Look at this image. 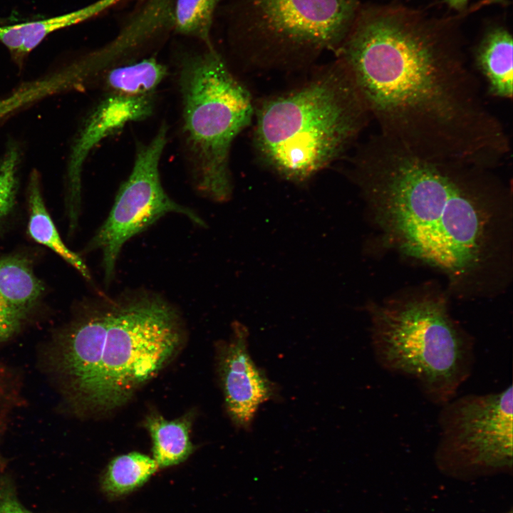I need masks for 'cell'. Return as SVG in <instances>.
<instances>
[{
  "label": "cell",
  "mask_w": 513,
  "mask_h": 513,
  "mask_svg": "<svg viewBox=\"0 0 513 513\" xmlns=\"http://www.w3.org/2000/svg\"><path fill=\"white\" fill-rule=\"evenodd\" d=\"M155 105V95L131 97L107 93L87 116L68 158L67 207L71 229H74L78 222L82 170L90 152L126 125L148 118Z\"/></svg>",
  "instance_id": "11"
},
{
  "label": "cell",
  "mask_w": 513,
  "mask_h": 513,
  "mask_svg": "<svg viewBox=\"0 0 513 513\" xmlns=\"http://www.w3.org/2000/svg\"><path fill=\"white\" fill-rule=\"evenodd\" d=\"M338 59L379 133L426 160L495 168L510 140L458 41L408 11H358Z\"/></svg>",
  "instance_id": "1"
},
{
  "label": "cell",
  "mask_w": 513,
  "mask_h": 513,
  "mask_svg": "<svg viewBox=\"0 0 513 513\" xmlns=\"http://www.w3.org/2000/svg\"><path fill=\"white\" fill-rule=\"evenodd\" d=\"M117 0H100L89 6L59 16L0 26V43L13 60L21 66L28 56L50 33L95 16Z\"/></svg>",
  "instance_id": "12"
},
{
  "label": "cell",
  "mask_w": 513,
  "mask_h": 513,
  "mask_svg": "<svg viewBox=\"0 0 513 513\" xmlns=\"http://www.w3.org/2000/svg\"><path fill=\"white\" fill-rule=\"evenodd\" d=\"M492 170L421 158L378 133L348 176L390 244L476 294L497 291L511 264L512 189Z\"/></svg>",
  "instance_id": "2"
},
{
  "label": "cell",
  "mask_w": 513,
  "mask_h": 513,
  "mask_svg": "<svg viewBox=\"0 0 513 513\" xmlns=\"http://www.w3.org/2000/svg\"><path fill=\"white\" fill-rule=\"evenodd\" d=\"M23 318L0 301V343L17 331Z\"/></svg>",
  "instance_id": "22"
},
{
  "label": "cell",
  "mask_w": 513,
  "mask_h": 513,
  "mask_svg": "<svg viewBox=\"0 0 513 513\" xmlns=\"http://www.w3.org/2000/svg\"><path fill=\"white\" fill-rule=\"evenodd\" d=\"M469 0H445V2L451 8L455 9H463Z\"/></svg>",
  "instance_id": "23"
},
{
  "label": "cell",
  "mask_w": 513,
  "mask_h": 513,
  "mask_svg": "<svg viewBox=\"0 0 513 513\" xmlns=\"http://www.w3.org/2000/svg\"><path fill=\"white\" fill-rule=\"evenodd\" d=\"M370 118L351 74L338 59L303 86L261 103L254 145L269 168L302 184L343 154Z\"/></svg>",
  "instance_id": "4"
},
{
  "label": "cell",
  "mask_w": 513,
  "mask_h": 513,
  "mask_svg": "<svg viewBox=\"0 0 513 513\" xmlns=\"http://www.w3.org/2000/svg\"><path fill=\"white\" fill-rule=\"evenodd\" d=\"M249 331L235 321L227 342L218 351V372L227 413L239 429L249 431L260 405L275 398L274 383L252 358L248 349Z\"/></svg>",
  "instance_id": "10"
},
{
  "label": "cell",
  "mask_w": 513,
  "mask_h": 513,
  "mask_svg": "<svg viewBox=\"0 0 513 513\" xmlns=\"http://www.w3.org/2000/svg\"><path fill=\"white\" fill-rule=\"evenodd\" d=\"M167 133V125L162 123L148 142L138 145L130 175L119 187L108 217L85 249L101 252L106 284L114 278L124 244L165 214H184L195 224L205 226L195 211L173 200L162 187L160 162Z\"/></svg>",
  "instance_id": "9"
},
{
  "label": "cell",
  "mask_w": 513,
  "mask_h": 513,
  "mask_svg": "<svg viewBox=\"0 0 513 513\" xmlns=\"http://www.w3.org/2000/svg\"><path fill=\"white\" fill-rule=\"evenodd\" d=\"M378 364L413 380L430 403L456 397L475 363L472 338L451 318L439 296H407L368 307Z\"/></svg>",
  "instance_id": "5"
},
{
  "label": "cell",
  "mask_w": 513,
  "mask_h": 513,
  "mask_svg": "<svg viewBox=\"0 0 513 513\" xmlns=\"http://www.w3.org/2000/svg\"><path fill=\"white\" fill-rule=\"evenodd\" d=\"M221 0H174L172 31L183 36L213 45L211 32Z\"/></svg>",
  "instance_id": "19"
},
{
  "label": "cell",
  "mask_w": 513,
  "mask_h": 513,
  "mask_svg": "<svg viewBox=\"0 0 513 513\" xmlns=\"http://www.w3.org/2000/svg\"><path fill=\"white\" fill-rule=\"evenodd\" d=\"M28 204L29 236L35 242L55 252L77 270L84 279L91 281L90 272L81 256L68 249L59 235L45 205L41 192L40 177L36 171H33L29 177Z\"/></svg>",
  "instance_id": "14"
},
{
  "label": "cell",
  "mask_w": 513,
  "mask_h": 513,
  "mask_svg": "<svg viewBox=\"0 0 513 513\" xmlns=\"http://www.w3.org/2000/svg\"><path fill=\"white\" fill-rule=\"evenodd\" d=\"M227 41L252 62L299 64L336 51L358 0H221Z\"/></svg>",
  "instance_id": "7"
},
{
  "label": "cell",
  "mask_w": 513,
  "mask_h": 513,
  "mask_svg": "<svg viewBox=\"0 0 513 513\" xmlns=\"http://www.w3.org/2000/svg\"><path fill=\"white\" fill-rule=\"evenodd\" d=\"M157 469L155 460L146 455L133 452L120 455L110 462L102 486L110 494H127L146 482Z\"/></svg>",
  "instance_id": "18"
},
{
  "label": "cell",
  "mask_w": 513,
  "mask_h": 513,
  "mask_svg": "<svg viewBox=\"0 0 513 513\" xmlns=\"http://www.w3.org/2000/svg\"><path fill=\"white\" fill-rule=\"evenodd\" d=\"M0 513H31L19 500L11 482L0 480Z\"/></svg>",
  "instance_id": "21"
},
{
  "label": "cell",
  "mask_w": 513,
  "mask_h": 513,
  "mask_svg": "<svg viewBox=\"0 0 513 513\" xmlns=\"http://www.w3.org/2000/svg\"><path fill=\"white\" fill-rule=\"evenodd\" d=\"M513 43L502 26L489 30L477 46L475 65L485 81L489 95L509 100L513 95Z\"/></svg>",
  "instance_id": "13"
},
{
  "label": "cell",
  "mask_w": 513,
  "mask_h": 513,
  "mask_svg": "<svg viewBox=\"0 0 513 513\" xmlns=\"http://www.w3.org/2000/svg\"><path fill=\"white\" fill-rule=\"evenodd\" d=\"M507 513H512V511H510V512H507Z\"/></svg>",
  "instance_id": "24"
},
{
  "label": "cell",
  "mask_w": 513,
  "mask_h": 513,
  "mask_svg": "<svg viewBox=\"0 0 513 513\" xmlns=\"http://www.w3.org/2000/svg\"><path fill=\"white\" fill-rule=\"evenodd\" d=\"M19 153L16 147H9L0 162V217L12 209L17 189Z\"/></svg>",
  "instance_id": "20"
},
{
  "label": "cell",
  "mask_w": 513,
  "mask_h": 513,
  "mask_svg": "<svg viewBox=\"0 0 513 513\" xmlns=\"http://www.w3.org/2000/svg\"><path fill=\"white\" fill-rule=\"evenodd\" d=\"M190 425L187 417L167 420L153 415L147 418L146 428L152 441V458L158 467L177 465L192 452Z\"/></svg>",
  "instance_id": "17"
},
{
  "label": "cell",
  "mask_w": 513,
  "mask_h": 513,
  "mask_svg": "<svg viewBox=\"0 0 513 513\" xmlns=\"http://www.w3.org/2000/svg\"><path fill=\"white\" fill-rule=\"evenodd\" d=\"M512 385L487 394L454 398L438 415L437 463L454 470H511Z\"/></svg>",
  "instance_id": "8"
},
{
  "label": "cell",
  "mask_w": 513,
  "mask_h": 513,
  "mask_svg": "<svg viewBox=\"0 0 513 513\" xmlns=\"http://www.w3.org/2000/svg\"><path fill=\"white\" fill-rule=\"evenodd\" d=\"M181 136L195 190L216 202L232 194V144L252 120L254 108L214 45L185 51L177 63Z\"/></svg>",
  "instance_id": "6"
},
{
  "label": "cell",
  "mask_w": 513,
  "mask_h": 513,
  "mask_svg": "<svg viewBox=\"0 0 513 513\" xmlns=\"http://www.w3.org/2000/svg\"><path fill=\"white\" fill-rule=\"evenodd\" d=\"M44 288L30 263L22 256L0 257V301L24 318Z\"/></svg>",
  "instance_id": "15"
},
{
  "label": "cell",
  "mask_w": 513,
  "mask_h": 513,
  "mask_svg": "<svg viewBox=\"0 0 513 513\" xmlns=\"http://www.w3.org/2000/svg\"><path fill=\"white\" fill-rule=\"evenodd\" d=\"M167 74L165 65L150 57L113 66L101 77L107 93L137 97L155 95Z\"/></svg>",
  "instance_id": "16"
},
{
  "label": "cell",
  "mask_w": 513,
  "mask_h": 513,
  "mask_svg": "<svg viewBox=\"0 0 513 513\" xmlns=\"http://www.w3.org/2000/svg\"><path fill=\"white\" fill-rule=\"evenodd\" d=\"M99 302L67 334L59 365L83 403L109 410L163 368L183 330L177 309L153 291H128Z\"/></svg>",
  "instance_id": "3"
}]
</instances>
